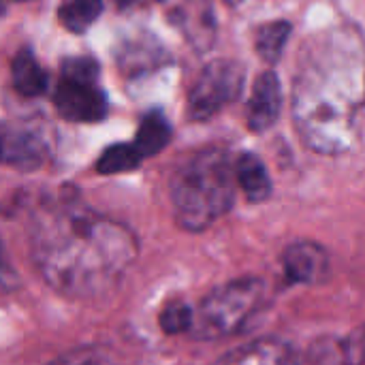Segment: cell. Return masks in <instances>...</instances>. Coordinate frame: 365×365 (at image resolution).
<instances>
[{
	"label": "cell",
	"instance_id": "ba28073f",
	"mask_svg": "<svg viewBox=\"0 0 365 365\" xmlns=\"http://www.w3.org/2000/svg\"><path fill=\"white\" fill-rule=\"evenodd\" d=\"M216 365H299V359L282 340L261 338L222 355Z\"/></svg>",
	"mask_w": 365,
	"mask_h": 365
},
{
	"label": "cell",
	"instance_id": "4fadbf2b",
	"mask_svg": "<svg viewBox=\"0 0 365 365\" xmlns=\"http://www.w3.org/2000/svg\"><path fill=\"white\" fill-rule=\"evenodd\" d=\"M4 160H9L11 165L30 169L36 167L43 158V145L26 133H17V135H6L2 130V156Z\"/></svg>",
	"mask_w": 365,
	"mask_h": 365
},
{
	"label": "cell",
	"instance_id": "44dd1931",
	"mask_svg": "<svg viewBox=\"0 0 365 365\" xmlns=\"http://www.w3.org/2000/svg\"><path fill=\"white\" fill-rule=\"evenodd\" d=\"M225 2H227V4H233V6H235V4H242V2H246V0H225Z\"/></svg>",
	"mask_w": 365,
	"mask_h": 365
},
{
	"label": "cell",
	"instance_id": "7c38bea8",
	"mask_svg": "<svg viewBox=\"0 0 365 365\" xmlns=\"http://www.w3.org/2000/svg\"><path fill=\"white\" fill-rule=\"evenodd\" d=\"M171 141V126L169 122L160 115V113H150L141 120L137 135H135V143L133 148L137 150V154L143 158L156 156L160 150H165Z\"/></svg>",
	"mask_w": 365,
	"mask_h": 365
},
{
	"label": "cell",
	"instance_id": "5b68a950",
	"mask_svg": "<svg viewBox=\"0 0 365 365\" xmlns=\"http://www.w3.org/2000/svg\"><path fill=\"white\" fill-rule=\"evenodd\" d=\"M56 111L68 122H101L107 115V96L96 81L60 79L53 94Z\"/></svg>",
	"mask_w": 365,
	"mask_h": 365
},
{
	"label": "cell",
	"instance_id": "e0dca14e",
	"mask_svg": "<svg viewBox=\"0 0 365 365\" xmlns=\"http://www.w3.org/2000/svg\"><path fill=\"white\" fill-rule=\"evenodd\" d=\"M158 323L171 336L173 334H188L190 323H192V306H188L184 302H171L160 312Z\"/></svg>",
	"mask_w": 365,
	"mask_h": 365
},
{
	"label": "cell",
	"instance_id": "8992f818",
	"mask_svg": "<svg viewBox=\"0 0 365 365\" xmlns=\"http://www.w3.org/2000/svg\"><path fill=\"white\" fill-rule=\"evenodd\" d=\"M282 269L291 282L321 284L329 278L331 261L327 250L317 242H295L282 252Z\"/></svg>",
	"mask_w": 365,
	"mask_h": 365
},
{
	"label": "cell",
	"instance_id": "8fae6325",
	"mask_svg": "<svg viewBox=\"0 0 365 365\" xmlns=\"http://www.w3.org/2000/svg\"><path fill=\"white\" fill-rule=\"evenodd\" d=\"M11 81H13V88L21 96H28V98L41 96L47 90V73L41 68V64L28 49H21L13 58Z\"/></svg>",
	"mask_w": 365,
	"mask_h": 365
},
{
	"label": "cell",
	"instance_id": "6da1fadb",
	"mask_svg": "<svg viewBox=\"0 0 365 365\" xmlns=\"http://www.w3.org/2000/svg\"><path fill=\"white\" fill-rule=\"evenodd\" d=\"M139 244L120 222L83 210H60L38 225L32 259L43 280L68 299L113 293L137 261Z\"/></svg>",
	"mask_w": 365,
	"mask_h": 365
},
{
	"label": "cell",
	"instance_id": "7402d4cb",
	"mask_svg": "<svg viewBox=\"0 0 365 365\" xmlns=\"http://www.w3.org/2000/svg\"><path fill=\"white\" fill-rule=\"evenodd\" d=\"M0 156H2V128H0Z\"/></svg>",
	"mask_w": 365,
	"mask_h": 365
},
{
	"label": "cell",
	"instance_id": "3957f363",
	"mask_svg": "<svg viewBox=\"0 0 365 365\" xmlns=\"http://www.w3.org/2000/svg\"><path fill=\"white\" fill-rule=\"evenodd\" d=\"M265 284L259 278H240L214 289L197 308L188 334L199 340H218L235 334L263 304Z\"/></svg>",
	"mask_w": 365,
	"mask_h": 365
},
{
	"label": "cell",
	"instance_id": "5bb4252c",
	"mask_svg": "<svg viewBox=\"0 0 365 365\" xmlns=\"http://www.w3.org/2000/svg\"><path fill=\"white\" fill-rule=\"evenodd\" d=\"M103 13V0H71L60 6L58 17L71 32H86Z\"/></svg>",
	"mask_w": 365,
	"mask_h": 365
},
{
	"label": "cell",
	"instance_id": "2e32d148",
	"mask_svg": "<svg viewBox=\"0 0 365 365\" xmlns=\"http://www.w3.org/2000/svg\"><path fill=\"white\" fill-rule=\"evenodd\" d=\"M139 163L141 156L137 154L133 143H115L101 154V158L96 160V171L103 175H113V173L133 171L135 167H139Z\"/></svg>",
	"mask_w": 365,
	"mask_h": 365
},
{
	"label": "cell",
	"instance_id": "52a82bcc",
	"mask_svg": "<svg viewBox=\"0 0 365 365\" xmlns=\"http://www.w3.org/2000/svg\"><path fill=\"white\" fill-rule=\"evenodd\" d=\"M280 105H282V92H280L278 75L274 71L261 73L252 86V94L246 109L248 128L255 133L272 128L280 115Z\"/></svg>",
	"mask_w": 365,
	"mask_h": 365
},
{
	"label": "cell",
	"instance_id": "9a60e30c",
	"mask_svg": "<svg viewBox=\"0 0 365 365\" xmlns=\"http://www.w3.org/2000/svg\"><path fill=\"white\" fill-rule=\"evenodd\" d=\"M291 36V24L289 21H269L265 24L263 28H259V34H257V51L259 56L274 64L280 60L282 51H284V45Z\"/></svg>",
	"mask_w": 365,
	"mask_h": 365
},
{
	"label": "cell",
	"instance_id": "ac0fdd59",
	"mask_svg": "<svg viewBox=\"0 0 365 365\" xmlns=\"http://www.w3.org/2000/svg\"><path fill=\"white\" fill-rule=\"evenodd\" d=\"M49 365H115L111 357L98 349H75L68 351L66 355L58 357L53 364Z\"/></svg>",
	"mask_w": 365,
	"mask_h": 365
},
{
	"label": "cell",
	"instance_id": "277c9868",
	"mask_svg": "<svg viewBox=\"0 0 365 365\" xmlns=\"http://www.w3.org/2000/svg\"><path fill=\"white\" fill-rule=\"evenodd\" d=\"M244 88V68L233 60H212L188 92V118L205 122L231 105Z\"/></svg>",
	"mask_w": 365,
	"mask_h": 365
},
{
	"label": "cell",
	"instance_id": "9c48e42d",
	"mask_svg": "<svg viewBox=\"0 0 365 365\" xmlns=\"http://www.w3.org/2000/svg\"><path fill=\"white\" fill-rule=\"evenodd\" d=\"M364 327H355L342 338L325 336L310 349V361L314 365H365Z\"/></svg>",
	"mask_w": 365,
	"mask_h": 365
},
{
	"label": "cell",
	"instance_id": "30bf717a",
	"mask_svg": "<svg viewBox=\"0 0 365 365\" xmlns=\"http://www.w3.org/2000/svg\"><path fill=\"white\" fill-rule=\"evenodd\" d=\"M235 182L250 203H261L272 195V178H269L263 160L252 152H244L237 158Z\"/></svg>",
	"mask_w": 365,
	"mask_h": 365
},
{
	"label": "cell",
	"instance_id": "d6986e66",
	"mask_svg": "<svg viewBox=\"0 0 365 365\" xmlns=\"http://www.w3.org/2000/svg\"><path fill=\"white\" fill-rule=\"evenodd\" d=\"M64 77H73V79H81V81H96L98 77V64L92 58H71L64 62Z\"/></svg>",
	"mask_w": 365,
	"mask_h": 365
},
{
	"label": "cell",
	"instance_id": "7a4b0ae2",
	"mask_svg": "<svg viewBox=\"0 0 365 365\" xmlns=\"http://www.w3.org/2000/svg\"><path fill=\"white\" fill-rule=\"evenodd\" d=\"M235 167L225 150L207 148L184 160L171 178V205L180 227L203 231L235 203Z\"/></svg>",
	"mask_w": 365,
	"mask_h": 365
},
{
	"label": "cell",
	"instance_id": "ffe728a7",
	"mask_svg": "<svg viewBox=\"0 0 365 365\" xmlns=\"http://www.w3.org/2000/svg\"><path fill=\"white\" fill-rule=\"evenodd\" d=\"M9 265H6V261H4V255H2V248H0V282L2 280H6V276H9Z\"/></svg>",
	"mask_w": 365,
	"mask_h": 365
}]
</instances>
